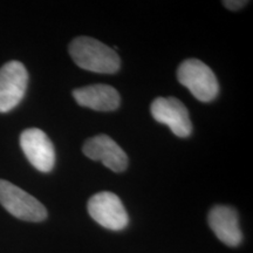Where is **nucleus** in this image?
<instances>
[{"label":"nucleus","mask_w":253,"mask_h":253,"mask_svg":"<svg viewBox=\"0 0 253 253\" xmlns=\"http://www.w3.org/2000/svg\"><path fill=\"white\" fill-rule=\"evenodd\" d=\"M179 84L202 102H211L219 93V84L208 65L198 59H186L177 68Z\"/></svg>","instance_id":"nucleus-2"},{"label":"nucleus","mask_w":253,"mask_h":253,"mask_svg":"<svg viewBox=\"0 0 253 253\" xmlns=\"http://www.w3.org/2000/svg\"><path fill=\"white\" fill-rule=\"evenodd\" d=\"M0 204L21 220L39 223L47 218V210L42 203L5 179H0Z\"/></svg>","instance_id":"nucleus-3"},{"label":"nucleus","mask_w":253,"mask_h":253,"mask_svg":"<svg viewBox=\"0 0 253 253\" xmlns=\"http://www.w3.org/2000/svg\"><path fill=\"white\" fill-rule=\"evenodd\" d=\"M155 121L166 125L177 137H189L192 132V123L186 107L173 96L157 97L150 106Z\"/></svg>","instance_id":"nucleus-6"},{"label":"nucleus","mask_w":253,"mask_h":253,"mask_svg":"<svg viewBox=\"0 0 253 253\" xmlns=\"http://www.w3.org/2000/svg\"><path fill=\"white\" fill-rule=\"evenodd\" d=\"M82 151L88 158L100 161L114 172H122L128 168V156L108 135H96L84 142Z\"/></svg>","instance_id":"nucleus-8"},{"label":"nucleus","mask_w":253,"mask_h":253,"mask_svg":"<svg viewBox=\"0 0 253 253\" xmlns=\"http://www.w3.org/2000/svg\"><path fill=\"white\" fill-rule=\"evenodd\" d=\"M209 225L221 243L231 248L240 245L243 233L239 226L238 213L227 205H216L208 216Z\"/></svg>","instance_id":"nucleus-9"},{"label":"nucleus","mask_w":253,"mask_h":253,"mask_svg":"<svg viewBox=\"0 0 253 253\" xmlns=\"http://www.w3.org/2000/svg\"><path fill=\"white\" fill-rule=\"evenodd\" d=\"M248 4L249 1H246V0H224L223 1V5L231 11H238Z\"/></svg>","instance_id":"nucleus-11"},{"label":"nucleus","mask_w":253,"mask_h":253,"mask_svg":"<svg viewBox=\"0 0 253 253\" xmlns=\"http://www.w3.org/2000/svg\"><path fill=\"white\" fill-rule=\"evenodd\" d=\"M88 213L93 219L112 231H121L129 224V217L122 201L110 191H101L88 201Z\"/></svg>","instance_id":"nucleus-4"},{"label":"nucleus","mask_w":253,"mask_h":253,"mask_svg":"<svg viewBox=\"0 0 253 253\" xmlns=\"http://www.w3.org/2000/svg\"><path fill=\"white\" fill-rule=\"evenodd\" d=\"M27 84V69L20 61L12 60L0 68V113H7L21 102Z\"/></svg>","instance_id":"nucleus-5"},{"label":"nucleus","mask_w":253,"mask_h":253,"mask_svg":"<svg viewBox=\"0 0 253 253\" xmlns=\"http://www.w3.org/2000/svg\"><path fill=\"white\" fill-rule=\"evenodd\" d=\"M20 145L28 162L41 172L52 171L55 164V150L45 131L30 128L21 132Z\"/></svg>","instance_id":"nucleus-7"},{"label":"nucleus","mask_w":253,"mask_h":253,"mask_svg":"<svg viewBox=\"0 0 253 253\" xmlns=\"http://www.w3.org/2000/svg\"><path fill=\"white\" fill-rule=\"evenodd\" d=\"M73 97L78 104L96 112H114L120 107L121 97L119 91L108 84H90L77 88Z\"/></svg>","instance_id":"nucleus-10"},{"label":"nucleus","mask_w":253,"mask_h":253,"mask_svg":"<svg viewBox=\"0 0 253 253\" xmlns=\"http://www.w3.org/2000/svg\"><path fill=\"white\" fill-rule=\"evenodd\" d=\"M69 54L79 67L100 74H115L121 67L118 52L90 37H78L69 45Z\"/></svg>","instance_id":"nucleus-1"}]
</instances>
